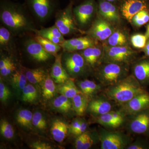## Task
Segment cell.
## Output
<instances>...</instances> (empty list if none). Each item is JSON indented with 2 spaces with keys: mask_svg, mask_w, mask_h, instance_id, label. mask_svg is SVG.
<instances>
[{
  "mask_svg": "<svg viewBox=\"0 0 149 149\" xmlns=\"http://www.w3.org/2000/svg\"><path fill=\"white\" fill-rule=\"evenodd\" d=\"M0 17L2 22L13 32L19 33L36 30L21 8L15 4L2 3Z\"/></svg>",
  "mask_w": 149,
  "mask_h": 149,
  "instance_id": "6da1fadb",
  "label": "cell"
},
{
  "mask_svg": "<svg viewBox=\"0 0 149 149\" xmlns=\"http://www.w3.org/2000/svg\"><path fill=\"white\" fill-rule=\"evenodd\" d=\"M145 92L136 77L128 76L105 91L108 97L120 103H125L135 96Z\"/></svg>",
  "mask_w": 149,
  "mask_h": 149,
  "instance_id": "7a4b0ae2",
  "label": "cell"
},
{
  "mask_svg": "<svg viewBox=\"0 0 149 149\" xmlns=\"http://www.w3.org/2000/svg\"><path fill=\"white\" fill-rule=\"evenodd\" d=\"M135 52L127 46L104 47L103 58L106 63H128L135 57Z\"/></svg>",
  "mask_w": 149,
  "mask_h": 149,
  "instance_id": "3957f363",
  "label": "cell"
},
{
  "mask_svg": "<svg viewBox=\"0 0 149 149\" xmlns=\"http://www.w3.org/2000/svg\"><path fill=\"white\" fill-rule=\"evenodd\" d=\"M100 70L98 78L102 85L111 86L126 77V71L121 64L107 63Z\"/></svg>",
  "mask_w": 149,
  "mask_h": 149,
  "instance_id": "277c9868",
  "label": "cell"
},
{
  "mask_svg": "<svg viewBox=\"0 0 149 149\" xmlns=\"http://www.w3.org/2000/svg\"><path fill=\"white\" fill-rule=\"evenodd\" d=\"M55 25L63 36L69 35L76 31L71 3L58 14Z\"/></svg>",
  "mask_w": 149,
  "mask_h": 149,
  "instance_id": "5b68a950",
  "label": "cell"
},
{
  "mask_svg": "<svg viewBox=\"0 0 149 149\" xmlns=\"http://www.w3.org/2000/svg\"><path fill=\"white\" fill-rule=\"evenodd\" d=\"M113 32L111 23L104 18H99L94 22L88 34L92 38L101 41L107 40Z\"/></svg>",
  "mask_w": 149,
  "mask_h": 149,
  "instance_id": "8992f818",
  "label": "cell"
},
{
  "mask_svg": "<svg viewBox=\"0 0 149 149\" xmlns=\"http://www.w3.org/2000/svg\"><path fill=\"white\" fill-rule=\"evenodd\" d=\"M102 149H121L127 146L128 140L121 133L105 132L101 136Z\"/></svg>",
  "mask_w": 149,
  "mask_h": 149,
  "instance_id": "52a82bcc",
  "label": "cell"
},
{
  "mask_svg": "<svg viewBox=\"0 0 149 149\" xmlns=\"http://www.w3.org/2000/svg\"><path fill=\"white\" fill-rule=\"evenodd\" d=\"M95 8L94 0H87L74 8L73 13L80 25L85 26L89 23L93 17Z\"/></svg>",
  "mask_w": 149,
  "mask_h": 149,
  "instance_id": "ba28073f",
  "label": "cell"
},
{
  "mask_svg": "<svg viewBox=\"0 0 149 149\" xmlns=\"http://www.w3.org/2000/svg\"><path fill=\"white\" fill-rule=\"evenodd\" d=\"M30 8L41 21L50 15L54 9L53 0H27Z\"/></svg>",
  "mask_w": 149,
  "mask_h": 149,
  "instance_id": "9c48e42d",
  "label": "cell"
},
{
  "mask_svg": "<svg viewBox=\"0 0 149 149\" xmlns=\"http://www.w3.org/2000/svg\"><path fill=\"white\" fill-rule=\"evenodd\" d=\"M123 109L130 113H136L149 108V95L146 92L135 96L125 103Z\"/></svg>",
  "mask_w": 149,
  "mask_h": 149,
  "instance_id": "30bf717a",
  "label": "cell"
},
{
  "mask_svg": "<svg viewBox=\"0 0 149 149\" xmlns=\"http://www.w3.org/2000/svg\"><path fill=\"white\" fill-rule=\"evenodd\" d=\"M68 52L64 59L65 65L68 71L72 74L81 73L85 65V60L83 56L77 53Z\"/></svg>",
  "mask_w": 149,
  "mask_h": 149,
  "instance_id": "8fae6325",
  "label": "cell"
},
{
  "mask_svg": "<svg viewBox=\"0 0 149 149\" xmlns=\"http://www.w3.org/2000/svg\"><path fill=\"white\" fill-rule=\"evenodd\" d=\"M25 48L29 55L38 62H45L50 58L51 54L36 40L30 39L25 43Z\"/></svg>",
  "mask_w": 149,
  "mask_h": 149,
  "instance_id": "7c38bea8",
  "label": "cell"
},
{
  "mask_svg": "<svg viewBox=\"0 0 149 149\" xmlns=\"http://www.w3.org/2000/svg\"><path fill=\"white\" fill-rule=\"evenodd\" d=\"M147 9L146 4L143 0H126L122 4L121 11L123 17L130 22L136 14Z\"/></svg>",
  "mask_w": 149,
  "mask_h": 149,
  "instance_id": "4fadbf2b",
  "label": "cell"
},
{
  "mask_svg": "<svg viewBox=\"0 0 149 149\" xmlns=\"http://www.w3.org/2000/svg\"><path fill=\"white\" fill-rule=\"evenodd\" d=\"M99 13L102 18L111 23L116 24L120 22V14L116 7L111 2L107 1H100L99 5Z\"/></svg>",
  "mask_w": 149,
  "mask_h": 149,
  "instance_id": "5bb4252c",
  "label": "cell"
},
{
  "mask_svg": "<svg viewBox=\"0 0 149 149\" xmlns=\"http://www.w3.org/2000/svg\"><path fill=\"white\" fill-rule=\"evenodd\" d=\"M149 111L145 110L139 113L130 124V128L134 133L142 134L149 131Z\"/></svg>",
  "mask_w": 149,
  "mask_h": 149,
  "instance_id": "9a60e30c",
  "label": "cell"
},
{
  "mask_svg": "<svg viewBox=\"0 0 149 149\" xmlns=\"http://www.w3.org/2000/svg\"><path fill=\"white\" fill-rule=\"evenodd\" d=\"M62 54L56 56L52 68L51 76L57 83L62 84L69 79V76L63 68L61 62Z\"/></svg>",
  "mask_w": 149,
  "mask_h": 149,
  "instance_id": "2e32d148",
  "label": "cell"
},
{
  "mask_svg": "<svg viewBox=\"0 0 149 149\" xmlns=\"http://www.w3.org/2000/svg\"><path fill=\"white\" fill-rule=\"evenodd\" d=\"M134 75L141 84L149 83V59L143 60L136 63L133 69Z\"/></svg>",
  "mask_w": 149,
  "mask_h": 149,
  "instance_id": "e0dca14e",
  "label": "cell"
},
{
  "mask_svg": "<svg viewBox=\"0 0 149 149\" xmlns=\"http://www.w3.org/2000/svg\"><path fill=\"white\" fill-rule=\"evenodd\" d=\"M88 108L89 111L93 114L100 116L110 112L112 106L109 102L101 97L92 101Z\"/></svg>",
  "mask_w": 149,
  "mask_h": 149,
  "instance_id": "ac0fdd59",
  "label": "cell"
},
{
  "mask_svg": "<svg viewBox=\"0 0 149 149\" xmlns=\"http://www.w3.org/2000/svg\"><path fill=\"white\" fill-rule=\"evenodd\" d=\"M68 130V126L65 122L57 119L53 122L51 128V134L55 141L61 143L66 138Z\"/></svg>",
  "mask_w": 149,
  "mask_h": 149,
  "instance_id": "d6986e66",
  "label": "cell"
},
{
  "mask_svg": "<svg viewBox=\"0 0 149 149\" xmlns=\"http://www.w3.org/2000/svg\"><path fill=\"white\" fill-rule=\"evenodd\" d=\"M56 91L69 99H72L77 94L83 93L77 89L73 80L69 78L65 83H62V85L57 89Z\"/></svg>",
  "mask_w": 149,
  "mask_h": 149,
  "instance_id": "ffe728a7",
  "label": "cell"
},
{
  "mask_svg": "<svg viewBox=\"0 0 149 149\" xmlns=\"http://www.w3.org/2000/svg\"><path fill=\"white\" fill-rule=\"evenodd\" d=\"M83 51L82 56L85 61L91 66L97 63L103 54L100 48L94 46L89 47Z\"/></svg>",
  "mask_w": 149,
  "mask_h": 149,
  "instance_id": "44dd1931",
  "label": "cell"
},
{
  "mask_svg": "<svg viewBox=\"0 0 149 149\" xmlns=\"http://www.w3.org/2000/svg\"><path fill=\"white\" fill-rule=\"evenodd\" d=\"M88 43H95L93 40L90 37H85L65 40L60 45L64 50L66 52H72L74 48L77 46Z\"/></svg>",
  "mask_w": 149,
  "mask_h": 149,
  "instance_id": "7402d4cb",
  "label": "cell"
},
{
  "mask_svg": "<svg viewBox=\"0 0 149 149\" xmlns=\"http://www.w3.org/2000/svg\"><path fill=\"white\" fill-rule=\"evenodd\" d=\"M27 80L32 84H37L44 82L47 76L42 68L29 70L25 73Z\"/></svg>",
  "mask_w": 149,
  "mask_h": 149,
  "instance_id": "603a6c76",
  "label": "cell"
},
{
  "mask_svg": "<svg viewBox=\"0 0 149 149\" xmlns=\"http://www.w3.org/2000/svg\"><path fill=\"white\" fill-rule=\"evenodd\" d=\"M72 106L77 115H83L88 107L87 99L82 94H77L72 98Z\"/></svg>",
  "mask_w": 149,
  "mask_h": 149,
  "instance_id": "cb8c5ba5",
  "label": "cell"
},
{
  "mask_svg": "<svg viewBox=\"0 0 149 149\" xmlns=\"http://www.w3.org/2000/svg\"><path fill=\"white\" fill-rule=\"evenodd\" d=\"M35 40L40 43L45 49L51 55L56 54L61 49L60 45L53 42L48 39L39 35L35 37Z\"/></svg>",
  "mask_w": 149,
  "mask_h": 149,
  "instance_id": "d4e9b609",
  "label": "cell"
},
{
  "mask_svg": "<svg viewBox=\"0 0 149 149\" xmlns=\"http://www.w3.org/2000/svg\"><path fill=\"white\" fill-rule=\"evenodd\" d=\"M33 114L29 110H21L17 115V122L21 126L29 129L32 128Z\"/></svg>",
  "mask_w": 149,
  "mask_h": 149,
  "instance_id": "484cf974",
  "label": "cell"
},
{
  "mask_svg": "<svg viewBox=\"0 0 149 149\" xmlns=\"http://www.w3.org/2000/svg\"><path fill=\"white\" fill-rule=\"evenodd\" d=\"M127 37L124 33L119 31H114L107 39L109 46H126Z\"/></svg>",
  "mask_w": 149,
  "mask_h": 149,
  "instance_id": "4316f807",
  "label": "cell"
},
{
  "mask_svg": "<svg viewBox=\"0 0 149 149\" xmlns=\"http://www.w3.org/2000/svg\"><path fill=\"white\" fill-rule=\"evenodd\" d=\"M53 105L56 109L66 113L71 109L72 103H71L69 98L61 95L54 100Z\"/></svg>",
  "mask_w": 149,
  "mask_h": 149,
  "instance_id": "83f0119b",
  "label": "cell"
},
{
  "mask_svg": "<svg viewBox=\"0 0 149 149\" xmlns=\"http://www.w3.org/2000/svg\"><path fill=\"white\" fill-rule=\"evenodd\" d=\"M43 84V97L47 100H50L53 97L56 91V87L52 79L48 76L46 77Z\"/></svg>",
  "mask_w": 149,
  "mask_h": 149,
  "instance_id": "f1b7e54d",
  "label": "cell"
},
{
  "mask_svg": "<svg viewBox=\"0 0 149 149\" xmlns=\"http://www.w3.org/2000/svg\"><path fill=\"white\" fill-rule=\"evenodd\" d=\"M22 91V100L23 101L31 103L37 100L38 95L37 91L33 85H26Z\"/></svg>",
  "mask_w": 149,
  "mask_h": 149,
  "instance_id": "f546056e",
  "label": "cell"
},
{
  "mask_svg": "<svg viewBox=\"0 0 149 149\" xmlns=\"http://www.w3.org/2000/svg\"><path fill=\"white\" fill-rule=\"evenodd\" d=\"M27 79L26 75L22 72L16 71L13 74L11 82L15 88L20 91L22 90L27 84Z\"/></svg>",
  "mask_w": 149,
  "mask_h": 149,
  "instance_id": "4dcf8cb0",
  "label": "cell"
},
{
  "mask_svg": "<svg viewBox=\"0 0 149 149\" xmlns=\"http://www.w3.org/2000/svg\"><path fill=\"white\" fill-rule=\"evenodd\" d=\"M97 121L101 125L113 128L118 127L120 125L119 123L114 120L111 112L100 116L98 118Z\"/></svg>",
  "mask_w": 149,
  "mask_h": 149,
  "instance_id": "1f68e13d",
  "label": "cell"
},
{
  "mask_svg": "<svg viewBox=\"0 0 149 149\" xmlns=\"http://www.w3.org/2000/svg\"><path fill=\"white\" fill-rule=\"evenodd\" d=\"M132 21L136 26L141 27L149 21V13L147 10H143L133 17Z\"/></svg>",
  "mask_w": 149,
  "mask_h": 149,
  "instance_id": "d6a6232c",
  "label": "cell"
},
{
  "mask_svg": "<svg viewBox=\"0 0 149 149\" xmlns=\"http://www.w3.org/2000/svg\"><path fill=\"white\" fill-rule=\"evenodd\" d=\"M0 130L1 134L6 139H12L14 135L13 127L9 123L5 120H1Z\"/></svg>",
  "mask_w": 149,
  "mask_h": 149,
  "instance_id": "836d02e7",
  "label": "cell"
},
{
  "mask_svg": "<svg viewBox=\"0 0 149 149\" xmlns=\"http://www.w3.org/2000/svg\"><path fill=\"white\" fill-rule=\"evenodd\" d=\"M148 37L146 35L137 34L131 37V42L134 47L142 49L145 47L147 42Z\"/></svg>",
  "mask_w": 149,
  "mask_h": 149,
  "instance_id": "e575fe53",
  "label": "cell"
},
{
  "mask_svg": "<svg viewBox=\"0 0 149 149\" xmlns=\"http://www.w3.org/2000/svg\"><path fill=\"white\" fill-rule=\"evenodd\" d=\"M32 125L40 130H44L47 127V122L42 114L40 112H36L33 115Z\"/></svg>",
  "mask_w": 149,
  "mask_h": 149,
  "instance_id": "d590c367",
  "label": "cell"
},
{
  "mask_svg": "<svg viewBox=\"0 0 149 149\" xmlns=\"http://www.w3.org/2000/svg\"><path fill=\"white\" fill-rule=\"evenodd\" d=\"M35 32L39 36L45 38L55 44L61 45L64 41L58 37H56L55 35L51 34L49 32H47L45 30H44V29H41L40 30H36Z\"/></svg>",
  "mask_w": 149,
  "mask_h": 149,
  "instance_id": "8d00e7d4",
  "label": "cell"
},
{
  "mask_svg": "<svg viewBox=\"0 0 149 149\" xmlns=\"http://www.w3.org/2000/svg\"><path fill=\"white\" fill-rule=\"evenodd\" d=\"M10 33L8 29L4 27L0 28V45L1 47L7 45L10 40Z\"/></svg>",
  "mask_w": 149,
  "mask_h": 149,
  "instance_id": "74e56055",
  "label": "cell"
},
{
  "mask_svg": "<svg viewBox=\"0 0 149 149\" xmlns=\"http://www.w3.org/2000/svg\"><path fill=\"white\" fill-rule=\"evenodd\" d=\"M10 91L4 84L1 82L0 83V99L1 101L5 102L10 95Z\"/></svg>",
  "mask_w": 149,
  "mask_h": 149,
  "instance_id": "f35d334b",
  "label": "cell"
},
{
  "mask_svg": "<svg viewBox=\"0 0 149 149\" xmlns=\"http://www.w3.org/2000/svg\"><path fill=\"white\" fill-rule=\"evenodd\" d=\"M15 69V65L12 61L8 65L4 68L0 69V72L2 75L3 76H7Z\"/></svg>",
  "mask_w": 149,
  "mask_h": 149,
  "instance_id": "ab89813d",
  "label": "cell"
},
{
  "mask_svg": "<svg viewBox=\"0 0 149 149\" xmlns=\"http://www.w3.org/2000/svg\"><path fill=\"white\" fill-rule=\"evenodd\" d=\"M84 81L88 88L90 95L95 93L100 88L98 85L92 80H85Z\"/></svg>",
  "mask_w": 149,
  "mask_h": 149,
  "instance_id": "60d3db41",
  "label": "cell"
},
{
  "mask_svg": "<svg viewBox=\"0 0 149 149\" xmlns=\"http://www.w3.org/2000/svg\"><path fill=\"white\" fill-rule=\"evenodd\" d=\"M32 148L35 149H51L52 148L49 144L43 142H36L32 144Z\"/></svg>",
  "mask_w": 149,
  "mask_h": 149,
  "instance_id": "b9f144b4",
  "label": "cell"
},
{
  "mask_svg": "<svg viewBox=\"0 0 149 149\" xmlns=\"http://www.w3.org/2000/svg\"><path fill=\"white\" fill-rule=\"evenodd\" d=\"M86 133H84L78 136L76 139L75 143V148L77 149H81L85 141Z\"/></svg>",
  "mask_w": 149,
  "mask_h": 149,
  "instance_id": "7bdbcfd3",
  "label": "cell"
},
{
  "mask_svg": "<svg viewBox=\"0 0 149 149\" xmlns=\"http://www.w3.org/2000/svg\"><path fill=\"white\" fill-rule=\"evenodd\" d=\"M93 141L91 136L88 133H86L85 141L81 149H88L90 148L93 145Z\"/></svg>",
  "mask_w": 149,
  "mask_h": 149,
  "instance_id": "ee69618b",
  "label": "cell"
},
{
  "mask_svg": "<svg viewBox=\"0 0 149 149\" xmlns=\"http://www.w3.org/2000/svg\"><path fill=\"white\" fill-rule=\"evenodd\" d=\"M87 125H88V124L86 122L81 121L80 127L78 128L77 130L74 131V133L72 134L74 135H76V136H79V135L85 133V130L87 128Z\"/></svg>",
  "mask_w": 149,
  "mask_h": 149,
  "instance_id": "f6af8a7d",
  "label": "cell"
},
{
  "mask_svg": "<svg viewBox=\"0 0 149 149\" xmlns=\"http://www.w3.org/2000/svg\"><path fill=\"white\" fill-rule=\"evenodd\" d=\"M80 123H81V121H80V120H74L70 126V132L72 133H74V131L77 130L80 127Z\"/></svg>",
  "mask_w": 149,
  "mask_h": 149,
  "instance_id": "bcb514c9",
  "label": "cell"
},
{
  "mask_svg": "<svg viewBox=\"0 0 149 149\" xmlns=\"http://www.w3.org/2000/svg\"><path fill=\"white\" fill-rule=\"evenodd\" d=\"M111 113L115 120L117 121L120 124L122 123V122H123V119L122 115L117 112H111Z\"/></svg>",
  "mask_w": 149,
  "mask_h": 149,
  "instance_id": "7dc6e473",
  "label": "cell"
},
{
  "mask_svg": "<svg viewBox=\"0 0 149 149\" xmlns=\"http://www.w3.org/2000/svg\"><path fill=\"white\" fill-rule=\"evenodd\" d=\"M79 87H80V89H81V92L83 94H85L87 95H89V91L86 84L84 82V81H81L79 83Z\"/></svg>",
  "mask_w": 149,
  "mask_h": 149,
  "instance_id": "c3c4849f",
  "label": "cell"
},
{
  "mask_svg": "<svg viewBox=\"0 0 149 149\" xmlns=\"http://www.w3.org/2000/svg\"><path fill=\"white\" fill-rule=\"evenodd\" d=\"M12 62L10 59L8 57L3 58L0 61V69H2Z\"/></svg>",
  "mask_w": 149,
  "mask_h": 149,
  "instance_id": "681fc988",
  "label": "cell"
},
{
  "mask_svg": "<svg viewBox=\"0 0 149 149\" xmlns=\"http://www.w3.org/2000/svg\"><path fill=\"white\" fill-rule=\"evenodd\" d=\"M146 147L142 144L137 143L131 145L128 147V149H143L146 148Z\"/></svg>",
  "mask_w": 149,
  "mask_h": 149,
  "instance_id": "f907efd6",
  "label": "cell"
},
{
  "mask_svg": "<svg viewBox=\"0 0 149 149\" xmlns=\"http://www.w3.org/2000/svg\"><path fill=\"white\" fill-rule=\"evenodd\" d=\"M144 51L146 54L149 57V40L147 42L146 45L144 48Z\"/></svg>",
  "mask_w": 149,
  "mask_h": 149,
  "instance_id": "816d5d0a",
  "label": "cell"
},
{
  "mask_svg": "<svg viewBox=\"0 0 149 149\" xmlns=\"http://www.w3.org/2000/svg\"><path fill=\"white\" fill-rule=\"evenodd\" d=\"M146 35V36L148 38H149V24H148V26H147Z\"/></svg>",
  "mask_w": 149,
  "mask_h": 149,
  "instance_id": "f5cc1de1",
  "label": "cell"
},
{
  "mask_svg": "<svg viewBox=\"0 0 149 149\" xmlns=\"http://www.w3.org/2000/svg\"><path fill=\"white\" fill-rule=\"evenodd\" d=\"M106 1L110 2H112L116 1H117V0H106Z\"/></svg>",
  "mask_w": 149,
  "mask_h": 149,
  "instance_id": "db71d44e",
  "label": "cell"
},
{
  "mask_svg": "<svg viewBox=\"0 0 149 149\" xmlns=\"http://www.w3.org/2000/svg\"></svg>",
  "mask_w": 149,
  "mask_h": 149,
  "instance_id": "11a10c76",
  "label": "cell"
}]
</instances>
